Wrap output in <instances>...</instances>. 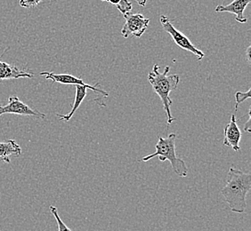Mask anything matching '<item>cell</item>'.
<instances>
[{"mask_svg": "<svg viewBox=\"0 0 251 231\" xmlns=\"http://www.w3.org/2000/svg\"><path fill=\"white\" fill-rule=\"evenodd\" d=\"M251 189V173L231 167L227 174L226 185L221 193L232 212L243 213L246 211L247 195Z\"/></svg>", "mask_w": 251, "mask_h": 231, "instance_id": "1", "label": "cell"}, {"mask_svg": "<svg viewBox=\"0 0 251 231\" xmlns=\"http://www.w3.org/2000/svg\"><path fill=\"white\" fill-rule=\"evenodd\" d=\"M159 69L160 67L158 64H154L152 70L148 74V80L157 95L161 100L168 118V124L170 125L173 123V121L176 120V117L171 114L170 110L173 104V101L170 98V92L177 88L180 82V77L176 74L169 76L168 74L170 69L169 66L165 68L164 71L162 73L159 72Z\"/></svg>", "mask_w": 251, "mask_h": 231, "instance_id": "2", "label": "cell"}, {"mask_svg": "<svg viewBox=\"0 0 251 231\" xmlns=\"http://www.w3.org/2000/svg\"><path fill=\"white\" fill-rule=\"evenodd\" d=\"M176 134H170L167 138L158 136V142L155 145V152L145 156L142 161L147 162L150 159L158 157L161 162L168 160L170 162L174 173L180 178H185L188 175V168L184 160L177 157L176 152Z\"/></svg>", "mask_w": 251, "mask_h": 231, "instance_id": "3", "label": "cell"}, {"mask_svg": "<svg viewBox=\"0 0 251 231\" xmlns=\"http://www.w3.org/2000/svg\"><path fill=\"white\" fill-rule=\"evenodd\" d=\"M159 22L165 31L170 35L171 39H173V41L180 48L193 53L194 55L198 57V60L203 59L205 55L204 53L201 52V50H199L197 47H195L194 45L190 41V39L184 34L180 32L178 29L175 28L174 25L172 23V20L169 19L168 16L162 15L159 17Z\"/></svg>", "mask_w": 251, "mask_h": 231, "instance_id": "4", "label": "cell"}, {"mask_svg": "<svg viewBox=\"0 0 251 231\" xmlns=\"http://www.w3.org/2000/svg\"><path fill=\"white\" fill-rule=\"evenodd\" d=\"M126 19V23L123 28L121 29V35L127 39L131 36L139 39L145 33L149 26L150 20L145 18L141 14H132L127 13L123 15Z\"/></svg>", "mask_w": 251, "mask_h": 231, "instance_id": "5", "label": "cell"}, {"mask_svg": "<svg viewBox=\"0 0 251 231\" xmlns=\"http://www.w3.org/2000/svg\"><path fill=\"white\" fill-rule=\"evenodd\" d=\"M3 114H15L20 116H30L37 118H46V114L31 109L26 105L25 102L20 100L18 97L11 96L8 99V103L5 106L0 107V116Z\"/></svg>", "mask_w": 251, "mask_h": 231, "instance_id": "6", "label": "cell"}, {"mask_svg": "<svg viewBox=\"0 0 251 231\" xmlns=\"http://www.w3.org/2000/svg\"><path fill=\"white\" fill-rule=\"evenodd\" d=\"M75 87H76V95H75L74 103H73V106H72V111H70L68 114H65V115L56 114V116L59 117V119L61 121L68 122V121H70V119L73 117L74 113L77 111V109L81 105V103H82L83 101H84V99L87 96V89H90V90L96 92L101 93L102 96H109V92H107L106 91L102 90L101 88H99V87H98V84H97L96 86L88 85V84H87V86H79V85H77V86H75Z\"/></svg>", "mask_w": 251, "mask_h": 231, "instance_id": "7", "label": "cell"}, {"mask_svg": "<svg viewBox=\"0 0 251 231\" xmlns=\"http://www.w3.org/2000/svg\"><path fill=\"white\" fill-rule=\"evenodd\" d=\"M224 135L225 138L223 140V144L232 148L235 152L241 149L240 141L242 139V132L237 124L236 116L234 114H232L231 120L225 127Z\"/></svg>", "mask_w": 251, "mask_h": 231, "instance_id": "8", "label": "cell"}, {"mask_svg": "<svg viewBox=\"0 0 251 231\" xmlns=\"http://www.w3.org/2000/svg\"><path fill=\"white\" fill-rule=\"evenodd\" d=\"M251 0H233L231 4L227 5H218L215 11L217 13H230L235 15V20L240 23H246L248 22L244 16V11L251 4Z\"/></svg>", "mask_w": 251, "mask_h": 231, "instance_id": "9", "label": "cell"}, {"mask_svg": "<svg viewBox=\"0 0 251 231\" xmlns=\"http://www.w3.org/2000/svg\"><path fill=\"white\" fill-rule=\"evenodd\" d=\"M33 77V73L0 61V83L8 79H19L24 77L32 78Z\"/></svg>", "mask_w": 251, "mask_h": 231, "instance_id": "10", "label": "cell"}, {"mask_svg": "<svg viewBox=\"0 0 251 231\" xmlns=\"http://www.w3.org/2000/svg\"><path fill=\"white\" fill-rule=\"evenodd\" d=\"M40 76H45L46 79L52 80L53 82L59 83L65 86H87V84L84 82L80 77H74L70 74H56V73L45 72L39 73Z\"/></svg>", "mask_w": 251, "mask_h": 231, "instance_id": "11", "label": "cell"}, {"mask_svg": "<svg viewBox=\"0 0 251 231\" xmlns=\"http://www.w3.org/2000/svg\"><path fill=\"white\" fill-rule=\"evenodd\" d=\"M22 154V149L15 140H8L5 142H0V159L5 164H10V156L18 158Z\"/></svg>", "mask_w": 251, "mask_h": 231, "instance_id": "12", "label": "cell"}, {"mask_svg": "<svg viewBox=\"0 0 251 231\" xmlns=\"http://www.w3.org/2000/svg\"><path fill=\"white\" fill-rule=\"evenodd\" d=\"M103 2H108L112 5H115L121 14L125 15L132 11V3L128 0H101Z\"/></svg>", "mask_w": 251, "mask_h": 231, "instance_id": "13", "label": "cell"}, {"mask_svg": "<svg viewBox=\"0 0 251 231\" xmlns=\"http://www.w3.org/2000/svg\"><path fill=\"white\" fill-rule=\"evenodd\" d=\"M50 211L53 213V217L55 218L56 222H57V226H58V231H72L70 230V228L66 226V224L62 221V219L60 218L58 214V210L57 208L53 206L50 207Z\"/></svg>", "mask_w": 251, "mask_h": 231, "instance_id": "14", "label": "cell"}, {"mask_svg": "<svg viewBox=\"0 0 251 231\" xmlns=\"http://www.w3.org/2000/svg\"><path fill=\"white\" fill-rule=\"evenodd\" d=\"M251 89L250 88L247 92H236L235 93V111L238 110V107L242 104L243 101H246L251 98Z\"/></svg>", "mask_w": 251, "mask_h": 231, "instance_id": "15", "label": "cell"}, {"mask_svg": "<svg viewBox=\"0 0 251 231\" xmlns=\"http://www.w3.org/2000/svg\"><path fill=\"white\" fill-rule=\"evenodd\" d=\"M43 0H20L19 5L24 8L35 7L41 3Z\"/></svg>", "mask_w": 251, "mask_h": 231, "instance_id": "16", "label": "cell"}, {"mask_svg": "<svg viewBox=\"0 0 251 231\" xmlns=\"http://www.w3.org/2000/svg\"><path fill=\"white\" fill-rule=\"evenodd\" d=\"M248 116H249V118H248V120L244 123V125H243V130L247 132V133H251V108L249 109V111H248Z\"/></svg>", "mask_w": 251, "mask_h": 231, "instance_id": "17", "label": "cell"}, {"mask_svg": "<svg viewBox=\"0 0 251 231\" xmlns=\"http://www.w3.org/2000/svg\"><path fill=\"white\" fill-rule=\"evenodd\" d=\"M251 46H249V47L247 48L246 51V55H247V60H248V62L249 63H251Z\"/></svg>", "mask_w": 251, "mask_h": 231, "instance_id": "18", "label": "cell"}, {"mask_svg": "<svg viewBox=\"0 0 251 231\" xmlns=\"http://www.w3.org/2000/svg\"><path fill=\"white\" fill-rule=\"evenodd\" d=\"M135 1L137 2L138 5L143 6V7H145V5H146V3H147V0H135Z\"/></svg>", "mask_w": 251, "mask_h": 231, "instance_id": "19", "label": "cell"}, {"mask_svg": "<svg viewBox=\"0 0 251 231\" xmlns=\"http://www.w3.org/2000/svg\"><path fill=\"white\" fill-rule=\"evenodd\" d=\"M2 106V105H1V103H0V107Z\"/></svg>", "mask_w": 251, "mask_h": 231, "instance_id": "20", "label": "cell"}]
</instances>
